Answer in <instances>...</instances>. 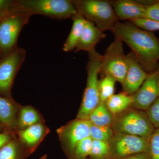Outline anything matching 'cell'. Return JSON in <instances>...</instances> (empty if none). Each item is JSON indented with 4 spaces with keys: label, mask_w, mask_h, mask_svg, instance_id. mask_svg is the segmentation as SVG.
Wrapping results in <instances>:
<instances>
[{
    "label": "cell",
    "mask_w": 159,
    "mask_h": 159,
    "mask_svg": "<svg viewBox=\"0 0 159 159\" xmlns=\"http://www.w3.org/2000/svg\"><path fill=\"white\" fill-rule=\"evenodd\" d=\"M116 82L113 77L104 75L99 80V92L100 102H105L114 95Z\"/></svg>",
    "instance_id": "7402d4cb"
},
{
    "label": "cell",
    "mask_w": 159,
    "mask_h": 159,
    "mask_svg": "<svg viewBox=\"0 0 159 159\" xmlns=\"http://www.w3.org/2000/svg\"><path fill=\"white\" fill-rule=\"evenodd\" d=\"M132 102V96L122 92L114 94L105 103L111 113L115 116L131 107Z\"/></svg>",
    "instance_id": "e0dca14e"
},
{
    "label": "cell",
    "mask_w": 159,
    "mask_h": 159,
    "mask_svg": "<svg viewBox=\"0 0 159 159\" xmlns=\"http://www.w3.org/2000/svg\"><path fill=\"white\" fill-rule=\"evenodd\" d=\"M26 54L25 49L17 47L0 59V93H9Z\"/></svg>",
    "instance_id": "30bf717a"
},
{
    "label": "cell",
    "mask_w": 159,
    "mask_h": 159,
    "mask_svg": "<svg viewBox=\"0 0 159 159\" xmlns=\"http://www.w3.org/2000/svg\"><path fill=\"white\" fill-rule=\"evenodd\" d=\"M2 54H3L2 53V52H1V51H0V57H1V55H2Z\"/></svg>",
    "instance_id": "e575fe53"
},
{
    "label": "cell",
    "mask_w": 159,
    "mask_h": 159,
    "mask_svg": "<svg viewBox=\"0 0 159 159\" xmlns=\"http://www.w3.org/2000/svg\"><path fill=\"white\" fill-rule=\"evenodd\" d=\"M145 18L159 21V1L147 6Z\"/></svg>",
    "instance_id": "f1b7e54d"
},
{
    "label": "cell",
    "mask_w": 159,
    "mask_h": 159,
    "mask_svg": "<svg viewBox=\"0 0 159 159\" xmlns=\"http://www.w3.org/2000/svg\"><path fill=\"white\" fill-rule=\"evenodd\" d=\"M146 114L154 128H159V98L149 107Z\"/></svg>",
    "instance_id": "83f0119b"
},
{
    "label": "cell",
    "mask_w": 159,
    "mask_h": 159,
    "mask_svg": "<svg viewBox=\"0 0 159 159\" xmlns=\"http://www.w3.org/2000/svg\"><path fill=\"white\" fill-rule=\"evenodd\" d=\"M40 116L36 110L30 106H25L21 108L17 124L21 129L41 123Z\"/></svg>",
    "instance_id": "ffe728a7"
},
{
    "label": "cell",
    "mask_w": 159,
    "mask_h": 159,
    "mask_svg": "<svg viewBox=\"0 0 159 159\" xmlns=\"http://www.w3.org/2000/svg\"><path fill=\"white\" fill-rule=\"evenodd\" d=\"M148 141L135 136L114 132L109 141L111 159H122L136 154L148 152Z\"/></svg>",
    "instance_id": "ba28073f"
},
{
    "label": "cell",
    "mask_w": 159,
    "mask_h": 159,
    "mask_svg": "<svg viewBox=\"0 0 159 159\" xmlns=\"http://www.w3.org/2000/svg\"><path fill=\"white\" fill-rule=\"evenodd\" d=\"M111 31L115 37L130 48L145 71L152 73L159 70V39L153 33L139 28L130 22L118 21Z\"/></svg>",
    "instance_id": "6da1fadb"
},
{
    "label": "cell",
    "mask_w": 159,
    "mask_h": 159,
    "mask_svg": "<svg viewBox=\"0 0 159 159\" xmlns=\"http://www.w3.org/2000/svg\"><path fill=\"white\" fill-rule=\"evenodd\" d=\"M159 69L149 74L141 87L132 95L131 107L139 110L147 111L159 98Z\"/></svg>",
    "instance_id": "8fae6325"
},
{
    "label": "cell",
    "mask_w": 159,
    "mask_h": 159,
    "mask_svg": "<svg viewBox=\"0 0 159 159\" xmlns=\"http://www.w3.org/2000/svg\"><path fill=\"white\" fill-rule=\"evenodd\" d=\"M93 139L86 138L79 142L75 148L70 159H89L92 150Z\"/></svg>",
    "instance_id": "d4e9b609"
},
{
    "label": "cell",
    "mask_w": 159,
    "mask_h": 159,
    "mask_svg": "<svg viewBox=\"0 0 159 159\" xmlns=\"http://www.w3.org/2000/svg\"><path fill=\"white\" fill-rule=\"evenodd\" d=\"M48 132V129L42 123L32 125L19 132V137L24 146L33 152Z\"/></svg>",
    "instance_id": "9a60e30c"
},
{
    "label": "cell",
    "mask_w": 159,
    "mask_h": 159,
    "mask_svg": "<svg viewBox=\"0 0 159 159\" xmlns=\"http://www.w3.org/2000/svg\"><path fill=\"white\" fill-rule=\"evenodd\" d=\"M117 18L129 20L145 18L147 5L132 0L111 1Z\"/></svg>",
    "instance_id": "4fadbf2b"
},
{
    "label": "cell",
    "mask_w": 159,
    "mask_h": 159,
    "mask_svg": "<svg viewBox=\"0 0 159 159\" xmlns=\"http://www.w3.org/2000/svg\"><path fill=\"white\" fill-rule=\"evenodd\" d=\"M158 85L159 87V77L158 78Z\"/></svg>",
    "instance_id": "d590c367"
},
{
    "label": "cell",
    "mask_w": 159,
    "mask_h": 159,
    "mask_svg": "<svg viewBox=\"0 0 159 159\" xmlns=\"http://www.w3.org/2000/svg\"><path fill=\"white\" fill-rule=\"evenodd\" d=\"M127 55L124 53L123 42L115 37L102 55L100 74L108 75L122 84L128 70Z\"/></svg>",
    "instance_id": "8992f818"
},
{
    "label": "cell",
    "mask_w": 159,
    "mask_h": 159,
    "mask_svg": "<svg viewBox=\"0 0 159 159\" xmlns=\"http://www.w3.org/2000/svg\"><path fill=\"white\" fill-rule=\"evenodd\" d=\"M106 35L93 23L87 20L84 29L80 38L75 52L84 51L89 52L93 51L95 47Z\"/></svg>",
    "instance_id": "5bb4252c"
},
{
    "label": "cell",
    "mask_w": 159,
    "mask_h": 159,
    "mask_svg": "<svg viewBox=\"0 0 159 159\" xmlns=\"http://www.w3.org/2000/svg\"><path fill=\"white\" fill-rule=\"evenodd\" d=\"M114 116L105 102H100L99 105L90 115L89 122L93 125L98 126H111L113 120Z\"/></svg>",
    "instance_id": "ac0fdd59"
},
{
    "label": "cell",
    "mask_w": 159,
    "mask_h": 159,
    "mask_svg": "<svg viewBox=\"0 0 159 159\" xmlns=\"http://www.w3.org/2000/svg\"><path fill=\"white\" fill-rule=\"evenodd\" d=\"M9 136L7 134H0V149L9 142Z\"/></svg>",
    "instance_id": "1f68e13d"
},
{
    "label": "cell",
    "mask_w": 159,
    "mask_h": 159,
    "mask_svg": "<svg viewBox=\"0 0 159 159\" xmlns=\"http://www.w3.org/2000/svg\"><path fill=\"white\" fill-rule=\"evenodd\" d=\"M72 19V28L63 46V51L66 52L75 50L86 22V20L79 12H77Z\"/></svg>",
    "instance_id": "2e32d148"
},
{
    "label": "cell",
    "mask_w": 159,
    "mask_h": 159,
    "mask_svg": "<svg viewBox=\"0 0 159 159\" xmlns=\"http://www.w3.org/2000/svg\"><path fill=\"white\" fill-rule=\"evenodd\" d=\"M32 152L16 142H9L0 149V159H25Z\"/></svg>",
    "instance_id": "44dd1931"
},
{
    "label": "cell",
    "mask_w": 159,
    "mask_h": 159,
    "mask_svg": "<svg viewBox=\"0 0 159 159\" xmlns=\"http://www.w3.org/2000/svg\"><path fill=\"white\" fill-rule=\"evenodd\" d=\"M0 121L9 127L17 124L15 106L7 98L0 97Z\"/></svg>",
    "instance_id": "d6986e66"
},
{
    "label": "cell",
    "mask_w": 159,
    "mask_h": 159,
    "mask_svg": "<svg viewBox=\"0 0 159 159\" xmlns=\"http://www.w3.org/2000/svg\"><path fill=\"white\" fill-rule=\"evenodd\" d=\"M127 57L128 70L121 84L123 92L132 96L141 87L149 74L143 68L131 51L127 54Z\"/></svg>",
    "instance_id": "7c38bea8"
},
{
    "label": "cell",
    "mask_w": 159,
    "mask_h": 159,
    "mask_svg": "<svg viewBox=\"0 0 159 159\" xmlns=\"http://www.w3.org/2000/svg\"><path fill=\"white\" fill-rule=\"evenodd\" d=\"M31 15L15 9L0 22V51L7 54L17 46L19 35Z\"/></svg>",
    "instance_id": "52a82bcc"
},
{
    "label": "cell",
    "mask_w": 159,
    "mask_h": 159,
    "mask_svg": "<svg viewBox=\"0 0 159 159\" xmlns=\"http://www.w3.org/2000/svg\"><path fill=\"white\" fill-rule=\"evenodd\" d=\"M14 1L11 0H0V12L15 9Z\"/></svg>",
    "instance_id": "f546056e"
},
{
    "label": "cell",
    "mask_w": 159,
    "mask_h": 159,
    "mask_svg": "<svg viewBox=\"0 0 159 159\" xmlns=\"http://www.w3.org/2000/svg\"><path fill=\"white\" fill-rule=\"evenodd\" d=\"M114 134L111 126H98L90 123V137L93 140L109 142Z\"/></svg>",
    "instance_id": "cb8c5ba5"
},
{
    "label": "cell",
    "mask_w": 159,
    "mask_h": 159,
    "mask_svg": "<svg viewBox=\"0 0 159 159\" xmlns=\"http://www.w3.org/2000/svg\"><path fill=\"white\" fill-rule=\"evenodd\" d=\"M88 53L87 64V79L81 105L77 113V119L88 120L92 112L99 105L100 101L99 92V79L102 55L96 50Z\"/></svg>",
    "instance_id": "3957f363"
},
{
    "label": "cell",
    "mask_w": 159,
    "mask_h": 159,
    "mask_svg": "<svg viewBox=\"0 0 159 159\" xmlns=\"http://www.w3.org/2000/svg\"><path fill=\"white\" fill-rule=\"evenodd\" d=\"M147 154L150 159H159V128L155 129L148 141Z\"/></svg>",
    "instance_id": "484cf974"
},
{
    "label": "cell",
    "mask_w": 159,
    "mask_h": 159,
    "mask_svg": "<svg viewBox=\"0 0 159 159\" xmlns=\"http://www.w3.org/2000/svg\"><path fill=\"white\" fill-rule=\"evenodd\" d=\"M111 126L114 132L141 137L148 140L155 130L146 112L132 107L114 116Z\"/></svg>",
    "instance_id": "5b68a950"
},
{
    "label": "cell",
    "mask_w": 159,
    "mask_h": 159,
    "mask_svg": "<svg viewBox=\"0 0 159 159\" xmlns=\"http://www.w3.org/2000/svg\"><path fill=\"white\" fill-rule=\"evenodd\" d=\"M73 2L78 12L103 32L111 31L119 21L111 1L73 0Z\"/></svg>",
    "instance_id": "277c9868"
},
{
    "label": "cell",
    "mask_w": 159,
    "mask_h": 159,
    "mask_svg": "<svg viewBox=\"0 0 159 159\" xmlns=\"http://www.w3.org/2000/svg\"><path fill=\"white\" fill-rule=\"evenodd\" d=\"M134 25L145 31H159V21L146 18L137 19L130 21Z\"/></svg>",
    "instance_id": "4316f807"
},
{
    "label": "cell",
    "mask_w": 159,
    "mask_h": 159,
    "mask_svg": "<svg viewBox=\"0 0 159 159\" xmlns=\"http://www.w3.org/2000/svg\"><path fill=\"white\" fill-rule=\"evenodd\" d=\"M122 159H150V158L148 154L145 152H142L133 155Z\"/></svg>",
    "instance_id": "4dcf8cb0"
},
{
    "label": "cell",
    "mask_w": 159,
    "mask_h": 159,
    "mask_svg": "<svg viewBox=\"0 0 159 159\" xmlns=\"http://www.w3.org/2000/svg\"><path fill=\"white\" fill-rule=\"evenodd\" d=\"M89 159H111L109 142L93 140Z\"/></svg>",
    "instance_id": "603a6c76"
},
{
    "label": "cell",
    "mask_w": 159,
    "mask_h": 159,
    "mask_svg": "<svg viewBox=\"0 0 159 159\" xmlns=\"http://www.w3.org/2000/svg\"><path fill=\"white\" fill-rule=\"evenodd\" d=\"M90 125L89 120L77 118L57 129L60 141L69 158L76 145L83 139L90 137Z\"/></svg>",
    "instance_id": "9c48e42d"
},
{
    "label": "cell",
    "mask_w": 159,
    "mask_h": 159,
    "mask_svg": "<svg viewBox=\"0 0 159 159\" xmlns=\"http://www.w3.org/2000/svg\"><path fill=\"white\" fill-rule=\"evenodd\" d=\"M39 159H47V155H44L43 156L41 157Z\"/></svg>",
    "instance_id": "836d02e7"
},
{
    "label": "cell",
    "mask_w": 159,
    "mask_h": 159,
    "mask_svg": "<svg viewBox=\"0 0 159 159\" xmlns=\"http://www.w3.org/2000/svg\"><path fill=\"white\" fill-rule=\"evenodd\" d=\"M14 8L32 16L39 15L56 20L74 17L78 11L71 0H18Z\"/></svg>",
    "instance_id": "7a4b0ae2"
},
{
    "label": "cell",
    "mask_w": 159,
    "mask_h": 159,
    "mask_svg": "<svg viewBox=\"0 0 159 159\" xmlns=\"http://www.w3.org/2000/svg\"><path fill=\"white\" fill-rule=\"evenodd\" d=\"M15 10V9H12V10H9V11H1L0 12V22L3 20V18H4L6 16H7L8 14L9 13H11V11Z\"/></svg>",
    "instance_id": "d6a6232c"
}]
</instances>
